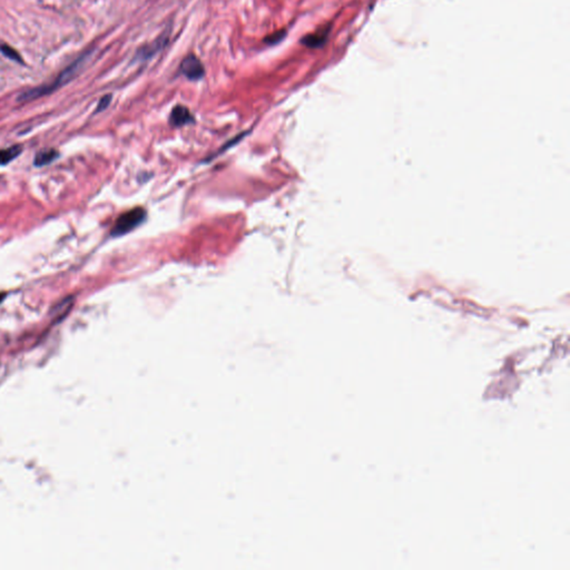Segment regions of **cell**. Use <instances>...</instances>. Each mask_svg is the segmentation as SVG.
<instances>
[{
    "mask_svg": "<svg viewBox=\"0 0 570 570\" xmlns=\"http://www.w3.org/2000/svg\"><path fill=\"white\" fill-rule=\"evenodd\" d=\"M0 52L2 53L3 56H6L7 58L11 59V61L17 62L19 63H23V58L20 57V55L16 52V50L12 48V47L8 46L6 44H2L0 45Z\"/></svg>",
    "mask_w": 570,
    "mask_h": 570,
    "instance_id": "9c48e42d",
    "label": "cell"
},
{
    "mask_svg": "<svg viewBox=\"0 0 570 570\" xmlns=\"http://www.w3.org/2000/svg\"><path fill=\"white\" fill-rule=\"evenodd\" d=\"M166 38H167V36H160L158 39L155 40L154 42H152V44L147 45V46H144L143 48H140L137 52V57L146 59V58H150L151 56H153V55L156 54L159 49H161L165 46Z\"/></svg>",
    "mask_w": 570,
    "mask_h": 570,
    "instance_id": "8992f818",
    "label": "cell"
},
{
    "mask_svg": "<svg viewBox=\"0 0 570 570\" xmlns=\"http://www.w3.org/2000/svg\"><path fill=\"white\" fill-rule=\"evenodd\" d=\"M58 156L59 153L56 150H53V148H50V150H44L38 153L35 156L33 164H35V166H38V167L44 165H48L56 159Z\"/></svg>",
    "mask_w": 570,
    "mask_h": 570,
    "instance_id": "52a82bcc",
    "label": "cell"
},
{
    "mask_svg": "<svg viewBox=\"0 0 570 570\" xmlns=\"http://www.w3.org/2000/svg\"><path fill=\"white\" fill-rule=\"evenodd\" d=\"M87 57H88V54L83 55V56L79 57L77 61H75L73 63H71V65L65 68V69H63L62 73L57 76L56 79H55L53 83L42 85V86L32 88V89H31V91H27V92L23 93L18 97V100L19 101H29V100L37 99L41 96L48 95V94L57 91L58 88L65 86L66 84L69 83L71 79H74L76 76L78 75L80 69H82V67L84 66L85 62H86Z\"/></svg>",
    "mask_w": 570,
    "mask_h": 570,
    "instance_id": "6da1fadb",
    "label": "cell"
},
{
    "mask_svg": "<svg viewBox=\"0 0 570 570\" xmlns=\"http://www.w3.org/2000/svg\"><path fill=\"white\" fill-rule=\"evenodd\" d=\"M110 100H112V95H106L104 96L103 98L99 100L98 106H97V109H96V113H99V112H103L104 109H106L108 107V105L110 104Z\"/></svg>",
    "mask_w": 570,
    "mask_h": 570,
    "instance_id": "8fae6325",
    "label": "cell"
},
{
    "mask_svg": "<svg viewBox=\"0 0 570 570\" xmlns=\"http://www.w3.org/2000/svg\"><path fill=\"white\" fill-rule=\"evenodd\" d=\"M145 218L146 212L142 207H136L133 208V210L123 213L114 224L112 229V235L122 236L124 235V234L129 233L130 231H133L135 227H137L138 225L142 224Z\"/></svg>",
    "mask_w": 570,
    "mask_h": 570,
    "instance_id": "7a4b0ae2",
    "label": "cell"
},
{
    "mask_svg": "<svg viewBox=\"0 0 570 570\" xmlns=\"http://www.w3.org/2000/svg\"><path fill=\"white\" fill-rule=\"evenodd\" d=\"M194 122L193 115L190 114L189 108L185 106L178 105L175 108H173L171 116H169V123L175 127H181Z\"/></svg>",
    "mask_w": 570,
    "mask_h": 570,
    "instance_id": "277c9868",
    "label": "cell"
},
{
    "mask_svg": "<svg viewBox=\"0 0 570 570\" xmlns=\"http://www.w3.org/2000/svg\"><path fill=\"white\" fill-rule=\"evenodd\" d=\"M286 35V32L285 31H279L274 33H272L269 37L265 38V42H267L269 45H274V44H278L279 41H281L283 39V38Z\"/></svg>",
    "mask_w": 570,
    "mask_h": 570,
    "instance_id": "30bf717a",
    "label": "cell"
},
{
    "mask_svg": "<svg viewBox=\"0 0 570 570\" xmlns=\"http://www.w3.org/2000/svg\"><path fill=\"white\" fill-rule=\"evenodd\" d=\"M327 35H329V29H323V31L311 33V35H306L302 38L301 42L309 48H318L325 44Z\"/></svg>",
    "mask_w": 570,
    "mask_h": 570,
    "instance_id": "5b68a950",
    "label": "cell"
},
{
    "mask_svg": "<svg viewBox=\"0 0 570 570\" xmlns=\"http://www.w3.org/2000/svg\"><path fill=\"white\" fill-rule=\"evenodd\" d=\"M23 148L20 145H14L8 148L0 150V165H7L20 155Z\"/></svg>",
    "mask_w": 570,
    "mask_h": 570,
    "instance_id": "ba28073f",
    "label": "cell"
},
{
    "mask_svg": "<svg viewBox=\"0 0 570 570\" xmlns=\"http://www.w3.org/2000/svg\"><path fill=\"white\" fill-rule=\"evenodd\" d=\"M181 71L183 75L186 76L190 80L201 79L204 74H205L203 63L193 54L189 55V56L183 59V62L181 63Z\"/></svg>",
    "mask_w": 570,
    "mask_h": 570,
    "instance_id": "3957f363",
    "label": "cell"
},
{
    "mask_svg": "<svg viewBox=\"0 0 570 570\" xmlns=\"http://www.w3.org/2000/svg\"><path fill=\"white\" fill-rule=\"evenodd\" d=\"M5 296H6L5 293H0V302L3 301V299H5Z\"/></svg>",
    "mask_w": 570,
    "mask_h": 570,
    "instance_id": "7c38bea8",
    "label": "cell"
}]
</instances>
